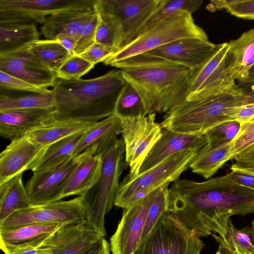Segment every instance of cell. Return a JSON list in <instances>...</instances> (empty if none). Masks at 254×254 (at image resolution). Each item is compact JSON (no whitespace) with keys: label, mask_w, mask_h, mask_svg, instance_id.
<instances>
[{"label":"cell","mask_w":254,"mask_h":254,"mask_svg":"<svg viewBox=\"0 0 254 254\" xmlns=\"http://www.w3.org/2000/svg\"><path fill=\"white\" fill-rule=\"evenodd\" d=\"M116 52L117 51L112 48L95 42L86 51L78 56L95 65L99 62H104Z\"/></svg>","instance_id":"cell-44"},{"label":"cell","mask_w":254,"mask_h":254,"mask_svg":"<svg viewBox=\"0 0 254 254\" xmlns=\"http://www.w3.org/2000/svg\"><path fill=\"white\" fill-rule=\"evenodd\" d=\"M46 146L35 142L26 136L11 141L0 154V184L28 170Z\"/></svg>","instance_id":"cell-19"},{"label":"cell","mask_w":254,"mask_h":254,"mask_svg":"<svg viewBox=\"0 0 254 254\" xmlns=\"http://www.w3.org/2000/svg\"><path fill=\"white\" fill-rule=\"evenodd\" d=\"M246 103H254V90L250 92H246Z\"/></svg>","instance_id":"cell-54"},{"label":"cell","mask_w":254,"mask_h":254,"mask_svg":"<svg viewBox=\"0 0 254 254\" xmlns=\"http://www.w3.org/2000/svg\"><path fill=\"white\" fill-rule=\"evenodd\" d=\"M252 228H253L254 232V220L252 222Z\"/></svg>","instance_id":"cell-57"},{"label":"cell","mask_w":254,"mask_h":254,"mask_svg":"<svg viewBox=\"0 0 254 254\" xmlns=\"http://www.w3.org/2000/svg\"><path fill=\"white\" fill-rule=\"evenodd\" d=\"M140 97L148 114L167 113L188 94L190 70L144 53L113 64Z\"/></svg>","instance_id":"cell-2"},{"label":"cell","mask_w":254,"mask_h":254,"mask_svg":"<svg viewBox=\"0 0 254 254\" xmlns=\"http://www.w3.org/2000/svg\"><path fill=\"white\" fill-rule=\"evenodd\" d=\"M71 56H74V47L76 43V38L71 36L61 35L56 39Z\"/></svg>","instance_id":"cell-50"},{"label":"cell","mask_w":254,"mask_h":254,"mask_svg":"<svg viewBox=\"0 0 254 254\" xmlns=\"http://www.w3.org/2000/svg\"><path fill=\"white\" fill-rule=\"evenodd\" d=\"M236 162L234 166H247L254 165V146L247 151L244 152L234 158Z\"/></svg>","instance_id":"cell-49"},{"label":"cell","mask_w":254,"mask_h":254,"mask_svg":"<svg viewBox=\"0 0 254 254\" xmlns=\"http://www.w3.org/2000/svg\"><path fill=\"white\" fill-rule=\"evenodd\" d=\"M122 133V123L119 116L114 114L98 121L86 130L75 148L74 157L93 145L97 144L98 148L104 146ZM97 148V149H98Z\"/></svg>","instance_id":"cell-32"},{"label":"cell","mask_w":254,"mask_h":254,"mask_svg":"<svg viewBox=\"0 0 254 254\" xmlns=\"http://www.w3.org/2000/svg\"><path fill=\"white\" fill-rule=\"evenodd\" d=\"M95 0H0V24H43L47 16L68 10L89 11Z\"/></svg>","instance_id":"cell-9"},{"label":"cell","mask_w":254,"mask_h":254,"mask_svg":"<svg viewBox=\"0 0 254 254\" xmlns=\"http://www.w3.org/2000/svg\"><path fill=\"white\" fill-rule=\"evenodd\" d=\"M228 43L229 49L226 58L228 75L235 81L245 83L249 71L254 65V28Z\"/></svg>","instance_id":"cell-23"},{"label":"cell","mask_w":254,"mask_h":254,"mask_svg":"<svg viewBox=\"0 0 254 254\" xmlns=\"http://www.w3.org/2000/svg\"><path fill=\"white\" fill-rule=\"evenodd\" d=\"M110 244L103 238L81 254H110Z\"/></svg>","instance_id":"cell-48"},{"label":"cell","mask_w":254,"mask_h":254,"mask_svg":"<svg viewBox=\"0 0 254 254\" xmlns=\"http://www.w3.org/2000/svg\"><path fill=\"white\" fill-rule=\"evenodd\" d=\"M90 64L79 56H71L56 72L57 78L64 80L79 79L94 68Z\"/></svg>","instance_id":"cell-40"},{"label":"cell","mask_w":254,"mask_h":254,"mask_svg":"<svg viewBox=\"0 0 254 254\" xmlns=\"http://www.w3.org/2000/svg\"><path fill=\"white\" fill-rule=\"evenodd\" d=\"M246 92L236 83L209 96L185 100L166 113L163 129L203 135L222 123L232 121L237 107L246 103Z\"/></svg>","instance_id":"cell-4"},{"label":"cell","mask_w":254,"mask_h":254,"mask_svg":"<svg viewBox=\"0 0 254 254\" xmlns=\"http://www.w3.org/2000/svg\"><path fill=\"white\" fill-rule=\"evenodd\" d=\"M94 10H68L47 17L41 27V33L47 40H55L65 35L76 38L81 27L96 14Z\"/></svg>","instance_id":"cell-25"},{"label":"cell","mask_w":254,"mask_h":254,"mask_svg":"<svg viewBox=\"0 0 254 254\" xmlns=\"http://www.w3.org/2000/svg\"><path fill=\"white\" fill-rule=\"evenodd\" d=\"M8 254H51L47 250L41 248L27 247L18 249Z\"/></svg>","instance_id":"cell-51"},{"label":"cell","mask_w":254,"mask_h":254,"mask_svg":"<svg viewBox=\"0 0 254 254\" xmlns=\"http://www.w3.org/2000/svg\"><path fill=\"white\" fill-rule=\"evenodd\" d=\"M32 206L19 174L0 184V222L16 211Z\"/></svg>","instance_id":"cell-30"},{"label":"cell","mask_w":254,"mask_h":254,"mask_svg":"<svg viewBox=\"0 0 254 254\" xmlns=\"http://www.w3.org/2000/svg\"><path fill=\"white\" fill-rule=\"evenodd\" d=\"M232 142L221 146L210 148L206 145L198 152L191 163L192 172L207 179L230 160Z\"/></svg>","instance_id":"cell-33"},{"label":"cell","mask_w":254,"mask_h":254,"mask_svg":"<svg viewBox=\"0 0 254 254\" xmlns=\"http://www.w3.org/2000/svg\"><path fill=\"white\" fill-rule=\"evenodd\" d=\"M229 173L232 179L238 184L254 190V175L236 169Z\"/></svg>","instance_id":"cell-47"},{"label":"cell","mask_w":254,"mask_h":254,"mask_svg":"<svg viewBox=\"0 0 254 254\" xmlns=\"http://www.w3.org/2000/svg\"><path fill=\"white\" fill-rule=\"evenodd\" d=\"M39 36L36 24H0V55L28 47L39 40Z\"/></svg>","instance_id":"cell-31"},{"label":"cell","mask_w":254,"mask_h":254,"mask_svg":"<svg viewBox=\"0 0 254 254\" xmlns=\"http://www.w3.org/2000/svg\"><path fill=\"white\" fill-rule=\"evenodd\" d=\"M96 144L78 155L52 168L34 172L25 187L32 206L49 203L62 200V196L70 175L90 152L98 148Z\"/></svg>","instance_id":"cell-14"},{"label":"cell","mask_w":254,"mask_h":254,"mask_svg":"<svg viewBox=\"0 0 254 254\" xmlns=\"http://www.w3.org/2000/svg\"><path fill=\"white\" fill-rule=\"evenodd\" d=\"M218 45L210 42L209 40L185 38L170 42L144 54L175 63L191 70L209 57Z\"/></svg>","instance_id":"cell-18"},{"label":"cell","mask_w":254,"mask_h":254,"mask_svg":"<svg viewBox=\"0 0 254 254\" xmlns=\"http://www.w3.org/2000/svg\"><path fill=\"white\" fill-rule=\"evenodd\" d=\"M206 144L204 135L182 133L163 129L161 136L142 164L138 175L154 167L175 153L188 149L199 151Z\"/></svg>","instance_id":"cell-21"},{"label":"cell","mask_w":254,"mask_h":254,"mask_svg":"<svg viewBox=\"0 0 254 254\" xmlns=\"http://www.w3.org/2000/svg\"><path fill=\"white\" fill-rule=\"evenodd\" d=\"M65 225L37 223L0 230V248L4 254L27 247L39 248L51 235Z\"/></svg>","instance_id":"cell-22"},{"label":"cell","mask_w":254,"mask_h":254,"mask_svg":"<svg viewBox=\"0 0 254 254\" xmlns=\"http://www.w3.org/2000/svg\"><path fill=\"white\" fill-rule=\"evenodd\" d=\"M95 149L78 164L68 178L62 199L71 195L83 196L99 181L102 171L101 153Z\"/></svg>","instance_id":"cell-24"},{"label":"cell","mask_w":254,"mask_h":254,"mask_svg":"<svg viewBox=\"0 0 254 254\" xmlns=\"http://www.w3.org/2000/svg\"><path fill=\"white\" fill-rule=\"evenodd\" d=\"M0 88L32 92H44L49 89L36 86L19 78L0 70Z\"/></svg>","instance_id":"cell-43"},{"label":"cell","mask_w":254,"mask_h":254,"mask_svg":"<svg viewBox=\"0 0 254 254\" xmlns=\"http://www.w3.org/2000/svg\"><path fill=\"white\" fill-rule=\"evenodd\" d=\"M55 121V107L0 111V134L13 141Z\"/></svg>","instance_id":"cell-20"},{"label":"cell","mask_w":254,"mask_h":254,"mask_svg":"<svg viewBox=\"0 0 254 254\" xmlns=\"http://www.w3.org/2000/svg\"><path fill=\"white\" fill-rule=\"evenodd\" d=\"M254 83V65L252 67L249 71V76L246 83Z\"/></svg>","instance_id":"cell-55"},{"label":"cell","mask_w":254,"mask_h":254,"mask_svg":"<svg viewBox=\"0 0 254 254\" xmlns=\"http://www.w3.org/2000/svg\"><path fill=\"white\" fill-rule=\"evenodd\" d=\"M166 1L95 0L94 10L101 17L120 23L125 36L126 46L137 37L148 19Z\"/></svg>","instance_id":"cell-12"},{"label":"cell","mask_w":254,"mask_h":254,"mask_svg":"<svg viewBox=\"0 0 254 254\" xmlns=\"http://www.w3.org/2000/svg\"><path fill=\"white\" fill-rule=\"evenodd\" d=\"M99 17L97 12L94 16L85 23L79 30L74 47V55L78 56L86 51L95 42V33Z\"/></svg>","instance_id":"cell-42"},{"label":"cell","mask_w":254,"mask_h":254,"mask_svg":"<svg viewBox=\"0 0 254 254\" xmlns=\"http://www.w3.org/2000/svg\"><path fill=\"white\" fill-rule=\"evenodd\" d=\"M230 217L219 216L213 220L210 225L211 232L219 236H212L216 240L223 242L231 250L254 254V232L252 227L237 229Z\"/></svg>","instance_id":"cell-26"},{"label":"cell","mask_w":254,"mask_h":254,"mask_svg":"<svg viewBox=\"0 0 254 254\" xmlns=\"http://www.w3.org/2000/svg\"><path fill=\"white\" fill-rule=\"evenodd\" d=\"M0 89V111L49 109L55 106L52 89L32 92Z\"/></svg>","instance_id":"cell-29"},{"label":"cell","mask_w":254,"mask_h":254,"mask_svg":"<svg viewBox=\"0 0 254 254\" xmlns=\"http://www.w3.org/2000/svg\"><path fill=\"white\" fill-rule=\"evenodd\" d=\"M98 15L99 21L95 33V42L112 48L117 52L126 44L121 25L115 20Z\"/></svg>","instance_id":"cell-36"},{"label":"cell","mask_w":254,"mask_h":254,"mask_svg":"<svg viewBox=\"0 0 254 254\" xmlns=\"http://www.w3.org/2000/svg\"><path fill=\"white\" fill-rule=\"evenodd\" d=\"M165 184L156 189L140 202L125 208L117 228L110 238L112 254H134L140 243L149 209Z\"/></svg>","instance_id":"cell-15"},{"label":"cell","mask_w":254,"mask_h":254,"mask_svg":"<svg viewBox=\"0 0 254 254\" xmlns=\"http://www.w3.org/2000/svg\"><path fill=\"white\" fill-rule=\"evenodd\" d=\"M219 242V247L216 254H231L230 249L223 242L216 240Z\"/></svg>","instance_id":"cell-52"},{"label":"cell","mask_w":254,"mask_h":254,"mask_svg":"<svg viewBox=\"0 0 254 254\" xmlns=\"http://www.w3.org/2000/svg\"><path fill=\"white\" fill-rule=\"evenodd\" d=\"M185 38L208 40L205 31L195 23L192 14L182 11L140 34L103 63L112 66L129 57Z\"/></svg>","instance_id":"cell-6"},{"label":"cell","mask_w":254,"mask_h":254,"mask_svg":"<svg viewBox=\"0 0 254 254\" xmlns=\"http://www.w3.org/2000/svg\"><path fill=\"white\" fill-rule=\"evenodd\" d=\"M241 124L237 121H228L213 127L204 134L207 144L210 148L232 142L237 135Z\"/></svg>","instance_id":"cell-39"},{"label":"cell","mask_w":254,"mask_h":254,"mask_svg":"<svg viewBox=\"0 0 254 254\" xmlns=\"http://www.w3.org/2000/svg\"><path fill=\"white\" fill-rule=\"evenodd\" d=\"M230 169L239 170L254 175V165L247 166H234L232 165Z\"/></svg>","instance_id":"cell-53"},{"label":"cell","mask_w":254,"mask_h":254,"mask_svg":"<svg viewBox=\"0 0 254 254\" xmlns=\"http://www.w3.org/2000/svg\"><path fill=\"white\" fill-rule=\"evenodd\" d=\"M168 211L200 238L207 237L216 217L254 213V190L234 182L229 173L203 182L178 180L169 189Z\"/></svg>","instance_id":"cell-1"},{"label":"cell","mask_w":254,"mask_h":254,"mask_svg":"<svg viewBox=\"0 0 254 254\" xmlns=\"http://www.w3.org/2000/svg\"><path fill=\"white\" fill-rule=\"evenodd\" d=\"M28 49L35 58L55 72L72 56L56 40H38Z\"/></svg>","instance_id":"cell-34"},{"label":"cell","mask_w":254,"mask_h":254,"mask_svg":"<svg viewBox=\"0 0 254 254\" xmlns=\"http://www.w3.org/2000/svg\"><path fill=\"white\" fill-rule=\"evenodd\" d=\"M254 146V119L241 124L240 130L232 141L230 159Z\"/></svg>","instance_id":"cell-41"},{"label":"cell","mask_w":254,"mask_h":254,"mask_svg":"<svg viewBox=\"0 0 254 254\" xmlns=\"http://www.w3.org/2000/svg\"><path fill=\"white\" fill-rule=\"evenodd\" d=\"M254 119V103H245L235 109L232 120L241 124Z\"/></svg>","instance_id":"cell-46"},{"label":"cell","mask_w":254,"mask_h":254,"mask_svg":"<svg viewBox=\"0 0 254 254\" xmlns=\"http://www.w3.org/2000/svg\"><path fill=\"white\" fill-rule=\"evenodd\" d=\"M202 2L203 1L201 0H166V2L148 19L138 35L180 11H185L192 14L198 9Z\"/></svg>","instance_id":"cell-35"},{"label":"cell","mask_w":254,"mask_h":254,"mask_svg":"<svg viewBox=\"0 0 254 254\" xmlns=\"http://www.w3.org/2000/svg\"><path fill=\"white\" fill-rule=\"evenodd\" d=\"M103 238L85 220L64 225L39 248L47 250L51 254H81Z\"/></svg>","instance_id":"cell-17"},{"label":"cell","mask_w":254,"mask_h":254,"mask_svg":"<svg viewBox=\"0 0 254 254\" xmlns=\"http://www.w3.org/2000/svg\"><path fill=\"white\" fill-rule=\"evenodd\" d=\"M115 114L120 118L145 117L148 115L140 97L128 82L118 99Z\"/></svg>","instance_id":"cell-37"},{"label":"cell","mask_w":254,"mask_h":254,"mask_svg":"<svg viewBox=\"0 0 254 254\" xmlns=\"http://www.w3.org/2000/svg\"><path fill=\"white\" fill-rule=\"evenodd\" d=\"M28 48L0 55V70L42 88L53 87L56 72L35 58Z\"/></svg>","instance_id":"cell-16"},{"label":"cell","mask_w":254,"mask_h":254,"mask_svg":"<svg viewBox=\"0 0 254 254\" xmlns=\"http://www.w3.org/2000/svg\"><path fill=\"white\" fill-rule=\"evenodd\" d=\"M97 153H102L101 175L98 182L82 198L87 224L105 238V217L114 205L120 176L127 165L124 160V141L117 137L99 149Z\"/></svg>","instance_id":"cell-5"},{"label":"cell","mask_w":254,"mask_h":254,"mask_svg":"<svg viewBox=\"0 0 254 254\" xmlns=\"http://www.w3.org/2000/svg\"><path fill=\"white\" fill-rule=\"evenodd\" d=\"M204 246L194 231L167 211L133 254H200Z\"/></svg>","instance_id":"cell-7"},{"label":"cell","mask_w":254,"mask_h":254,"mask_svg":"<svg viewBox=\"0 0 254 254\" xmlns=\"http://www.w3.org/2000/svg\"><path fill=\"white\" fill-rule=\"evenodd\" d=\"M86 220L83 198L78 196L68 200L36 205L15 212L0 222V230L12 229L37 223L68 224Z\"/></svg>","instance_id":"cell-11"},{"label":"cell","mask_w":254,"mask_h":254,"mask_svg":"<svg viewBox=\"0 0 254 254\" xmlns=\"http://www.w3.org/2000/svg\"><path fill=\"white\" fill-rule=\"evenodd\" d=\"M156 113L145 117H121L122 134L125 147V161L129 167L127 175H138L144 159L162 135L163 128L155 122Z\"/></svg>","instance_id":"cell-10"},{"label":"cell","mask_w":254,"mask_h":254,"mask_svg":"<svg viewBox=\"0 0 254 254\" xmlns=\"http://www.w3.org/2000/svg\"><path fill=\"white\" fill-rule=\"evenodd\" d=\"M230 250L231 252V254H254L253 253L245 252H238L231 250V249H230Z\"/></svg>","instance_id":"cell-56"},{"label":"cell","mask_w":254,"mask_h":254,"mask_svg":"<svg viewBox=\"0 0 254 254\" xmlns=\"http://www.w3.org/2000/svg\"><path fill=\"white\" fill-rule=\"evenodd\" d=\"M228 42L218 44L213 53L200 64L191 69L187 100L201 98L233 85L236 81L227 72Z\"/></svg>","instance_id":"cell-13"},{"label":"cell","mask_w":254,"mask_h":254,"mask_svg":"<svg viewBox=\"0 0 254 254\" xmlns=\"http://www.w3.org/2000/svg\"><path fill=\"white\" fill-rule=\"evenodd\" d=\"M97 122L81 119L55 121L28 132L25 136L36 143L46 146L75 133L88 130Z\"/></svg>","instance_id":"cell-27"},{"label":"cell","mask_w":254,"mask_h":254,"mask_svg":"<svg viewBox=\"0 0 254 254\" xmlns=\"http://www.w3.org/2000/svg\"><path fill=\"white\" fill-rule=\"evenodd\" d=\"M169 184H166L161 189L149 209L141 234L140 243L144 241L150 234L160 218L166 212L168 211L169 204L168 186Z\"/></svg>","instance_id":"cell-38"},{"label":"cell","mask_w":254,"mask_h":254,"mask_svg":"<svg viewBox=\"0 0 254 254\" xmlns=\"http://www.w3.org/2000/svg\"><path fill=\"white\" fill-rule=\"evenodd\" d=\"M225 9L236 17L254 19V0H231Z\"/></svg>","instance_id":"cell-45"},{"label":"cell","mask_w":254,"mask_h":254,"mask_svg":"<svg viewBox=\"0 0 254 254\" xmlns=\"http://www.w3.org/2000/svg\"><path fill=\"white\" fill-rule=\"evenodd\" d=\"M198 151L194 149L180 151L135 177L126 176L120 183L114 205L126 208L132 195L139 190L158 188L178 180L182 173L190 168Z\"/></svg>","instance_id":"cell-8"},{"label":"cell","mask_w":254,"mask_h":254,"mask_svg":"<svg viewBox=\"0 0 254 254\" xmlns=\"http://www.w3.org/2000/svg\"><path fill=\"white\" fill-rule=\"evenodd\" d=\"M127 83L120 69L88 79L57 78L52 89L55 121L98 122L115 114L117 101Z\"/></svg>","instance_id":"cell-3"},{"label":"cell","mask_w":254,"mask_h":254,"mask_svg":"<svg viewBox=\"0 0 254 254\" xmlns=\"http://www.w3.org/2000/svg\"><path fill=\"white\" fill-rule=\"evenodd\" d=\"M86 131L75 133L46 145L42 154L30 165L28 170L33 173L42 171L71 158L75 148Z\"/></svg>","instance_id":"cell-28"}]
</instances>
